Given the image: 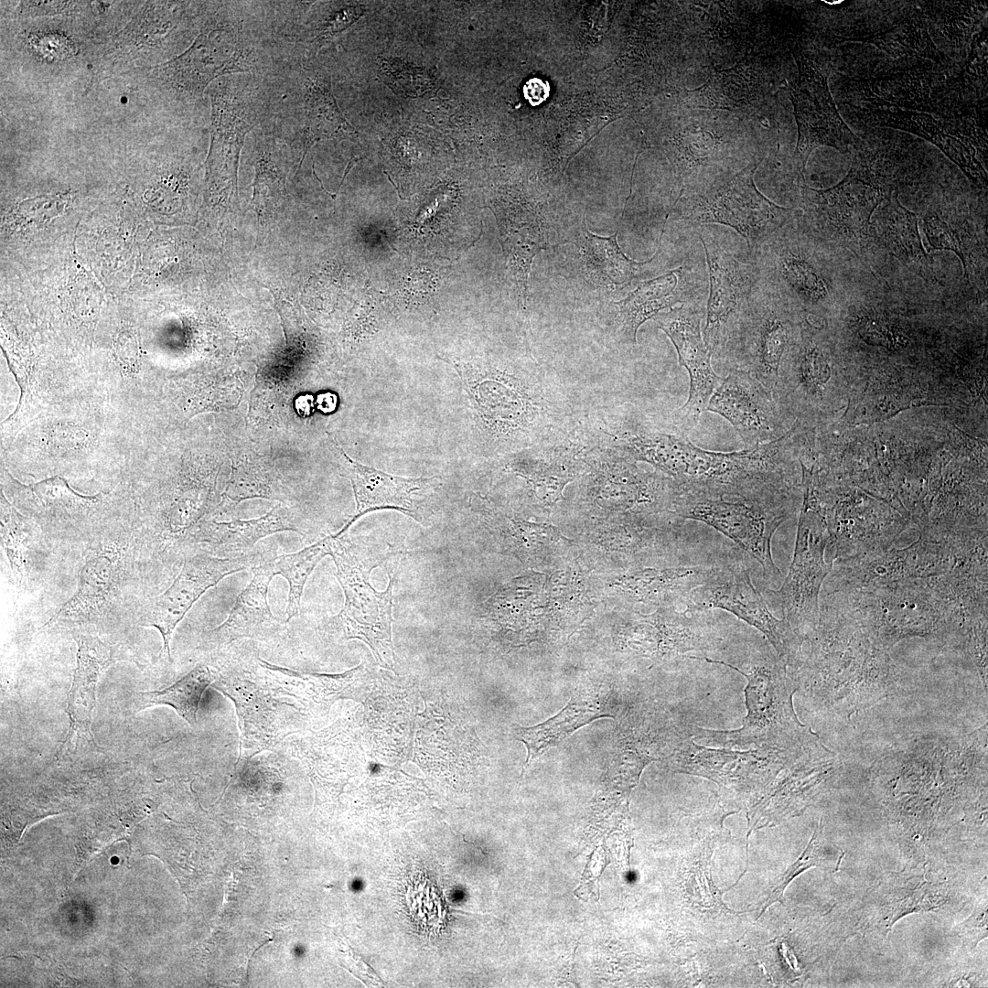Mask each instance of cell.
I'll list each match as a JSON object with an SVG mask.
<instances>
[{
    "label": "cell",
    "instance_id": "cell-6",
    "mask_svg": "<svg viewBox=\"0 0 988 988\" xmlns=\"http://www.w3.org/2000/svg\"><path fill=\"white\" fill-rule=\"evenodd\" d=\"M802 212L798 228L819 244H836L853 251L867 244L872 216L886 194L869 167L854 161L846 177L827 189L801 186Z\"/></svg>",
    "mask_w": 988,
    "mask_h": 988
},
{
    "label": "cell",
    "instance_id": "cell-41",
    "mask_svg": "<svg viewBox=\"0 0 988 988\" xmlns=\"http://www.w3.org/2000/svg\"><path fill=\"white\" fill-rule=\"evenodd\" d=\"M317 403L322 412H332L336 407V397L332 393H323L318 396Z\"/></svg>",
    "mask_w": 988,
    "mask_h": 988
},
{
    "label": "cell",
    "instance_id": "cell-37",
    "mask_svg": "<svg viewBox=\"0 0 988 988\" xmlns=\"http://www.w3.org/2000/svg\"><path fill=\"white\" fill-rule=\"evenodd\" d=\"M815 837H816V832H814V834H813V836H812V838H811V840L810 842L809 846L802 853L801 856L799 857V859L787 870V872L784 874V875L780 879V882L779 883L777 887L774 889L772 894L769 896L768 901V904H767L766 907L770 903L775 902V901L783 902L782 901L783 892H784L785 887L788 886V884L796 875L800 874L805 869L809 868L810 866L817 864L816 856H814L812 854L813 851H814V849L816 847Z\"/></svg>",
    "mask_w": 988,
    "mask_h": 988
},
{
    "label": "cell",
    "instance_id": "cell-13",
    "mask_svg": "<svg viewBox=\"0 0 988 988\" xmlns=\"http://www.w3.org/2000/svg\"><path fill=\"white\" fill-rule=\"evenodd\" d=\"M799 68L797 81L790 91L798 126L796 162L803 172L811 152L828 145L845 153L857 140L843 122L831 95L826 75L802 53H796Z\"/></svg>",
    "mask_w": 988,
    "mask_h": 988
},
{
    "label": "cell",
    "instance_id": "cell-3",
    "mask_svg": "<svg viewBox=\"0 0 988 988\" xmlns=\"http://www.w3.org/2000/svg\"><path fill=\"white\" fill-rule=\"evenodd\" d=\"M690 659L722 664L741 673L747 681L745 688L746 715L743 725L734 730H711L693 725V739L723 746H769L780 748L810 749L817 741L798 721L792 707L795 687L789 681L785 664L772 654L760 657L744 666L708 657Z\"/></svg>",
    "mask_w": 988,
    "mask_h": 988
},
{
    "label": "cell",
    "instance_id": "cell-8",
    "mask_svg": "<svg viewBox=\"0 0 988 988\" xmlns=\"http://www.w3.org/2000/svg\"><path fill=\"white\" fill-rule=\"evenodd\" d=\"M801 485L804 497L793 559L780 588L771 591L799 636L818 625L820 590L832 565L824 559L831 533L811 474L802 473Z\"/></svg>",
    "mask_w": 988,
    "mask_h": 988
},
{
    "label": "cell",
    "instance_id": "cell-40",
    "mask_svg": "<svg viewBox=\"0 0 988 988\" xmlns=\"http://www.w3.org/2000/svg\"><path fill=\"white\" fill-rule=\"evenodd\" d=\"M360 14L361 13L357 6H349V8H346L341 12L337 13L328 22L326 28L324 29V33L333 34L335 32L343 30L345 27L354 22L357 17L360 16Z\"/></svg>",
    "mask_w": 988,
    "mask_h": 988
},
{
    "label": "cell",
    "instance_id": "cell-22",
    "mask_svg": "<svg viewBox=\"0 0 988 988\" xmlns=\"http://www.w3.org/2000/svg\"><path fill=\"white\" fill-rule=\"evenodd\" d=\"M123 571V554L115 542L91 547L84 557L75 593L45 626L84 621L106 609L118 593Z\"/></svg>",
    "mask_w": 988,
    "mask_h": 988
},
{
    "label": "cell",
    "instance_id": "cell-36",
    "mask_svg": "<svg viewBox=\"0 0 988 988\" xmlns=\"http://www.w3.org/2000/svg\"><path fill=\"white\" fill-rule=\"evenodd\" d=\"M65 202L57 196H39L24 200L18 212L25 221L43 223L62 213Z\"/></svg>",
    "mask_w": 988,
    "mask_h": 988
},
{
    "label": "cell",
    "instance_id": "cell-21",
    "mask_svg": "<svg viewBox=\"0 0 988 988\" xmlns=\"http://www.w3.org/2000/svg\"><path fill=\"white\" fill-rule=\"evenodd\" d=\"M258 124L248 102L230 85L220 86L212 97L210 171L223 183V189L237 191L240 154L246 134Z\"/></svg>",
    "mask_w": 988,
    "mask_h": 988
},
{
    "label": "cell",
    "instance_id": "cell-10",
    "mask_svg": "<svg viewBox=\"0 0 988 988\" xmlns=\"http://www.w3.org/2000/svg\"><path fill=\"white\" fill-rule=\"evenodd\" d=\"M813 748H780L769 746L756 749L709 748L682 740L663 759L673 772L695 775L737 790L765 787L784 768L793 765Z\"/></svg>",
    "mask_w": 988,
    "mask_h": 988
},
{
    "label": "cell",
    "instance_id": "cell-23",
    "mask_svg": "<svg viewBox=\"0 0 988 988\" xmlns=\"http://www.w3.org/2000/svg\"><path fill=\"white\" fill-rule=\"evenodd\" d=\"M265 558L252 567V578L240 593L228 618L208 632V643L222 646L242 638L264 639L278 633L283 621L271 611L268 604V589L274 576L269 559Z\"/></svg>",
    "mask_w": 988,
    "mask_h": 988
},
{
    "label": "cell",
    "instance_id": "cell-5",
    "mask_svg": "<svg viewBox=\"0 0 988 988\" xmlns=\"http://www.w3.org/2000/svg\"><path fill=\"white\" fill-rule=\"evenodd\" d=\"M782 498L706 495L679 489L671 513L703 522L728 537L760 564L765 580L775 585L782 573L774 563L771 540L789 518Z\"/></svg>",
    "mask_w": 988,
    "mask_h": 988
},
{
    "label": "cell",
    "instance_id": "cell-33",
    "mask_svg": "<svg viewBox=\"0 0 988 988\" xmlns=\"http://www.w3.org/2000/svg\"><path fill=\"white\" fill-rule=\"evenodd\" d=\"M27 489L47 511L59 518L71 517L86 511L97 505L102 499L101 494L86 496L74 491L60 476L45 478L30 485Z\"/></svg>",
    "mask_w": 988,
    "mask_h": 988
},
{
    "label": "cell",
    "instance_id": "cell-20",
    "mask_svg": "<svg viewBox=\"0 0 988 988\" xmlns=\"http://www.w3.org/2000/svg\"><path fill=\"white\" fill-rule=\"evenodd\" d=\"M328 435L338 453V460L351 482L356 501L353 516L335 534L336 536L343 535L360 517L377 510H395L416 521H421L422 518L416 510L413 495L416 491L433 486L437 477L403 478L362 465L348 456L335 436Z\"/></svg>",
    "mask_w": 988,
    "mask_h": 988
},
{
    "label": "cell",
    "instance_id": "cell-34",
    "mask_svg": "<svg viewBox=\"0 0 988 988\" xmlns=\"http://www.w3.org/2000/svg\"><path fill=\"white\" fill-rule=\"evenodd\" d=\"M923 231L929 250H949L955 252L961 259L967 276L971 270L972 252L975 247L970 231L962 224L948 220L937 214L924 218Z\"/></svg>",
    "mask_w": 988,
    "mask_h": 988
},
{
    "label": "cell",
    "instance_id": "cell-16",
    "mask_svg": "<svg viewBox=\"0 0 988 988\" xmlns=\"http://www.w3.org/2000/svg\"><path fill=\"white\" fill-rule=\"evenodd\" d=\"M171 81L201 91L214 79L247 70L241 26L230 18L208 23L192 46L162 68Z\"/></svg>",
    "mask_w": 988,
    "mask_h": 988
},
{
    "label": "cell",
    "instance_id": "cell-29",
    "mask_svg": "<svg viewBox=\"0 0 988 988\" xmlns=\"http://www.w3.org/2000/svg\"><path fill=\"white\" fill-rule=\"evenodd\" d=\"M304 106V146L299 166L314 144L324 138L344 135L351 132L326 81L316 80L306 84Z\"/></svg>",
    "mask_w": 988,
    "mask_h": 988
},
{
    "label": "cell",
    "instance_id": "cell-32",
    "mask_svg": "<svg viewBox=\"0 0 988 988\" xmlns=\"http://www.w3.org/2000/svg\"><path fill=\"white\" fill-rule=\"evenodd\" d=\"M329 554L326 537L293 553L274 555L269 559L274 575L283 576L288 583L289 591L285 610V622L298 616L305 585L317 564Z\"/></svg>",
    "mask_w": 988,
    "mask_h": 988
},
{
    "label": "cell",
    "instance_id": "cell-12",
    "mask_svg": "<svg viewBox=\"0 0 988 988\" xmlns=\"http://www.w3.org/2000/svg\"><path fill=\"white\" fill-rule=\"evenodd\" d=\"M704 315L705 305L698 302L671 308L652 318L670 338L680 364L689 373L688 399L672 416L673 427L687 435L707 410L713 393L723 381L712 368V355L703 338L701 321Z\"/></svg>",
    "mask_w": 988,
    "mask_h": 988
},
{
    "label": "cell",
    "instance_id": "cell-11",
    "mask_svg": "<svg viewBox=\"0 0 988 988\" xmlns=\"http://www.w3.org/2000/svg\"><path fill=\"white\" fill-rule=\"evenodd\" d=\"M270 550H254L238 558H220L204 553L185 556L172 584L144 607L140 625L156 628L163 639V653L170 657V640L177 625L196 601L227 575L252 569Z\"/></svg>",
    "mask_w": 988,
    "mask_h": 988
},
{
    "label": "cell",
    "instance_id": "cell-28",
    "mask_svg": "<svg viewBox=\"0 0 988 988\" xmlns=\"http://www.w3.org/2000/svg\"><path fill=\"white\" fill-rule=\"evenodd\" d=\"M580 252L585 279L596 285L630 282L639 267L653 260L638 263L627 257L618 244L617 233L601 237L586 231Z\"/></svg>",
    "mask_w": 988,
    "mask_h": 988
},
{
    "label": "cell",
    "instance_id": "cell-27",
    "mask_svg": "<svg viewBox=\"0 0 988 988\" xmlns=\"http://www.w3.org/2000/svg\"><path fill=\"white\" fill-rule=\"evenodd\" d=\"M872 238L907 268L924 278L932 274V259L918 232V217L891 194L871 220Z\"/></svg>",
    "mask_w": 988,
    "mask_h": 988
},
{
    "label": "cell",
    "instance_id": "cell-17",
    "mask_svg": "<svg viewBox=\"0 0 988 988\" xmlns=\"http://www.w3.org/2000/svg\"><path fill=\"white\" fill-rule=\"evenodd\" d=\"M707 410L734 426L746 449L782 435L772 392L746 371L730 370L713 393Z\"/></svg>",
    "mask_w": 988,
    "mask_h": 988
},
{
    "label": "cell",
    "instance_id": "cell-26",
    "mask_svg": "<svg viewBox=\"0 0 988 988\" xmlns=\"http://www.w3.org/2000/svg\"><path fill=\"white\" fill-rule=\"evenodd\" d=\"M212 686L235 703L241 729V749L256 753L275 740V712L279 703L261 687L240 677L215 679Z\"/></svg>",
    "mask_w": 988,
    "mask_h": 988
},
{
    "label": "cell",
    "instance_id": "cell-1",
    "mask_svg": "<svg viewBox=\"0 0 988 988\" xmlns=\"http://www.w3.org/2000/svg\"><path fill=\"white\" fill-rule=\"evenodd\" d=\"M447 362L459 375L476 426L491 448L512 454L566 433L564 393L534 363Z\"/></svg>",
    "mask_w": 988,
    "mask_h": 988
},
{
    "label": "cell",
    "instance_id": "cell-18",
    "mask_svg": "<svg viewBox=\"0 0 988 988\" xmlns=\"http://www.w3.org/2000/svg\"><path fill=\"white\" fill-rule=\"evenodd\" d=\"M705 295V282L697 283L690 271L676 268L639 283L625 298L613 303L611 328L620 341L635 344L639 328L645 321L677 304L703 302Z\"/></svg>",
    "mask_w": 988,
    "mask_h": 988
},
{
    "label": "cell",
    "instance_id": "cell-39",
    "mask_svg": "<svg viewBox=\"0 0 988 988\" xmlns=\"http://www.w3.org/2000/svg\"><path fill=\"white\" fill-rule=\"evenodd\" d=\"M987 912L986 907L975 912L968 920L961 925L963 935L973 941L986 938Z\"/></svg>",
    "mask_w": 988,
    "mask_h": 988
},
{
    "label": "cell",
    "instance_id": "cell-35",
    "mask_svg": "<svg viewBox=\"0 0 988 988\" xmlns=\"http://www.w3.org/2000/svg\"><path fill=\"white\" fill-rule=\"evenodd\" d=\"M381 77L394 92L403 97H418L433 85L430 73L396 59H386L381 67Z\"/></svg>",
    "mask_w": 988,
    "mask_h": 988
},
{
    "label": "cell",
    "instance_id": "cell-14",
    "mask_svg": "<svg viewBox=\"0 0 988 988\" xmlns=\"http://www.w3.org/2000/svg\"><path fill=\"white\" fill-rule=\"evenodd\" d=\"M701 231L710 282L703 338L711 355L720 359L759 276L752 262L738 261Z\"/></svg>",
    "mask_w": 988,
    "mask_h": 988
},
{
    "label": "cell",
    "instance_id": "cell-15",
    "mask_svg": "<svg viewBox=\"0 0 988 988\" xmlns=\"http://www.w3.org/2000/svg\"><path fill=\"white\" fill-rule=\"evenodd\" d=\"M703 612L681 611L673 606L640 616L625 627V646L635 656L657 661L718 650L724 638Z\"/></svg>",
    "mask_w": 988,
    "mask_h": 988
},
{
    "label": "cell",
    "instance_id": "cell-9",
    "mask_svg": "<svg viewBox=\"0 0 988 988\" xmlns=\"http://www.w3.org/2000/svg\"><path fill=\"white\" fill-rule=\"evenodd\" d=\"M692 612L720 608L759 630L786 665L798 661L801 639L785 619L776 618L755 588L750 571L740 564L717 565L710 578L682 602Z\"/></svg>",
    "mask_w": 988,
    "mask_h": 988
},
{
    "label": "cell",
    "instance_id": "cell-38",
    "mask_svg": "<svg viewBox=\"0 0 988 988\" xmlns=\"http://www.w3.org/2000/svg\"><path fill=\"white\" fill-rule=\"evenodd\" d=\"M115 351L120 362L134 371L139 358L136 337L130 331L120 333L115 341Z\"/></svg>",
    "mask_w": 988,
    "mask_h": 988
},
{
    "label": "cell",
    "instance_id": "cell-31",
    "mask_svg": "<svg viewBox=\"0 0 988 988\" xmlns=\"http://www.w3.org/2000/svg\"><path fill=\"white\" fill-rule=\"evenodd\" d=\"M1 544L9 563L17 590L29 580L30 553L33 542L29 523L6 499L1 491Z\"/></svg>",
    "mask_w": 988,
    "mask_h": 988
},
{
    "label": "cell",
    "instance_id": "cell-7",
    "mask_svg": "<svg viewBox=\"0 0 988 988\" xmlns=\"http://www.w3.org/2000/svg\"><path fill=\"white\" fill-rule=\"evenodd\" d=\"M762 160L752 161L729 179L708 184L685 200L679 217L688 224L727 225L746 239L750 254L757 252L800 214L796 209L775 204L758 191L754 174Z\"/></svg>",
    "mask_w": 988,
    "mask_h": 988
},
{
    "label": "cell",
    "instance_id": "cell-30",
    "mask_svg": "<svg viewBox=\"0 0 988 988\" xmlns=\"http://www.w3.org/2000/svg\"><path fill=\"white\" fill-rule=\"evenodd\" d=\"M210 669L198 664L183 678L169 687L153 692L134 693V707L141 711L154 705H169L190 725L197 724L199 703L205 689L214 682Z\"/></svg>",
    "mask_w": 988,
    "mask_h": 988
},
{
    "label": "cell",
    "instance_id": "cell-24",
    "mask_svg": "<svg viewBox=\"0 0 988 988\" xmlns=\"http://www.w3.org/2000/svg\"><path fill=\"white\" fill-rule=\"evenodd\" d=\"M73 638L77 644L76 669L66 709L70 729L65 744H70L72 738H84L96 746L91 731L96 688L100 675L110 664L111 651L91 634L75 632Z\"/></svg>",
    "mask_w": 988,
    "mask_h": 988
},
{
    "label": "cell",
    "instance_id": "cell-2",
    "mask_svg": "<svg viewBox=\"0 0 988 988\" xmlns=\"http://www.w3.org/2000/svg\"><path fill=\"white\" fill-rule=\"evenodd\" d=\"M335 576L343 590V608L328 618L324 630L342 639H358L367 644L381 666L393 670L395 654L392 640L393 578L383 591L370 584L371 571L387 557L374 546L343 535L326 536Z\"/></svg>",
    "mask_w": 988,
    "mask_h": 988
},
{
    "label": "cell",
    "instance_id": "cell-19",
    "mask_svg": "<svg viewBox=\"0 0 988 988\" xmlns=\"http://www.w3.org/2000/svg\"><path fill=\"white\" fill-rule=\"evenodd\" d=\"M285 531L305 532L295 511L281 504L266 514L251 520L223 521L203 519L185 541V556L204 553L220 558L242 557L251 553L262 539Z\"/></svg>",
    "mask_w": 988,
    "mask_h": 988
},
{
    "label": "cell",
    "instance_id": "cell-4",
    "mask_svg": "<svg viewBox=\"0 0 988 988\" xmlns=\"http://www.w3.org/2000/svg\"><path fill=\"white\" fill-rule=\"evenodd\" d=\"M791 301L758 278L720 359L748 372L771 392L800 321Z\"/></svg>",
    "mask_w": 988,
    "mask_h": 988
},
{
    "label": "cell",
    "instance_id": "cell-25",
    "mask_svg": "<svg viewBox=\"0 0 988 988\" xmlns=\"http://www.w3.org/2000/svg\"><path fill=\"white\" fill-rule=\"evenodd\" d=\"M596 690H579L566 705L553 717L538 725L522 727L513 725L515 737L527 749L523 772L549 748L559 745L582 726L603 717H614Z\"/></svg>",
    "mask_w": 988,
    "mask_h": 988
}]
</instances>
